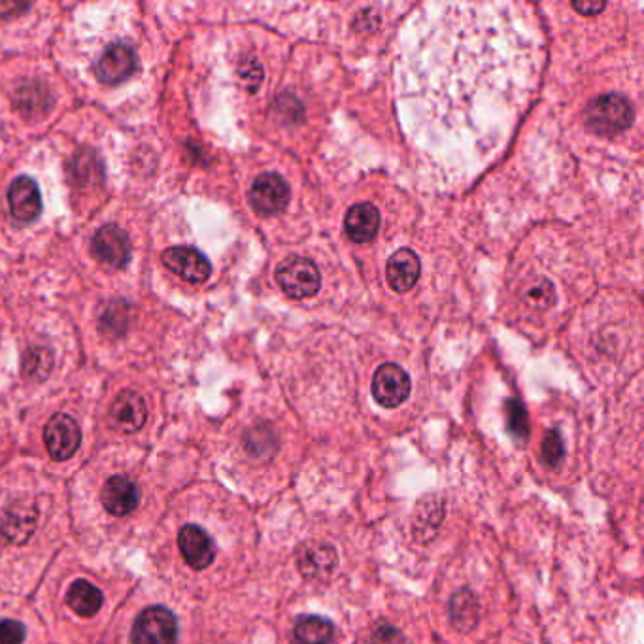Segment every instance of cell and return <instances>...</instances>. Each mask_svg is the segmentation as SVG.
Masks as SVG:
<instances>
[{"instance_id": "cell-5", "label": "cell", "mask_w": 644, "mask_h": 644, "mask_svg": "<svg viewBox=\"0 0 644 644\" xmlns=\"http://www.w3.org/2000/svg\"><path fill=\"white\" fill-rule=\"evenodd\" d=\"M371 390L380 407L397 408L407 401L412 382L403 367L397 363H384L374 373Z\"/></svg>"}, {"instance_id": "cell-20", "label": "cell", "mask_w": 644, "mask_h": 644, "mask_svg": "<svg viewBox=\"0 0 644 644\" xmlns=\"http://www.w3.org/2000/svg\"><path fill=\"white\" fill-rule=\"evenodd\" d=\"M102 601L104 599L101 590L87 580H78L68 588V607L84 618L97 614L102 607Z\"/></svg>"}, {"instance_id": "cell-6", "label": "cell", "mask_w": 644, "mask_h": 644, "mask_svg": "<svg viewBox=\"0 0 644 644\" xmlns=\"http://www.w3.org/2000/svg\"><path fill=\"white\" fill-rule=\"evenodd\" d=\"M291 199L289 184L276 172H265L255 178L250 189V204L261 216H276L288 208Z\"/></svg>"}, {"instance_id": "cell-3", "label": "cell", "mask_w": 644, "mask_h": 644, "mask_svg": "<svg viewBox=\"0 0 644 644\" xmlns=\"http://www.w3.org/2000/svg\"><path fill=\"white\" fill-rule=\"evenodd\" d=\"M276 284L291 299H308L322 288V274L310 259L288 257L276 269Z\"/></svg>"}, {"instance_id": "cell-7", "label": "cell", "mask_w": 644, "mask_h": 644, "mask_svg": "<svg viewBox=\"0 0 644 644\" xmlns=\"http://www.w3.org/2000/svg\"><path fill=\"white\" fill-rule=\"evenodd\" d=\"M161 261L170 272L189 284H204L212 274V265L206 255L191 246H172L161 254Z\"/></svg>"}, {"instance_id": "cell-8", "label": "cell", "mask_w": 644, "mask_h": 644, "mask_svg": "<svg viewBox=\"0 0 644 644\" xmlns=\"http://www.w3.org/2000/svg\"><path fill=\"white\" fill-rule=\"evenodd\" d=\"M44 442L51 458L65 461L78 452L82 431L72 416L55 414L44 429Z\"/></svg>"}, {"instance_id": "cell-22", "label": "cell", "mask_w": 644, "mask_h": 644, "mask_svg": "<svg viewBox=\"0 0 644 644\" xmlns=\"http://www.w3.org/2000/svg\"><path fill=\"white\" fill-rule=\"evenodd\" d=\"M53 363H55V359H53L51 350L44 348V346H36V348H31V350L25 352L21 369H23L25 378L40 382V380H46L50 376Z\"/></svg>"}, {"instance_id": "cell-21", "label": "cell", "mask_w": 644, "mask_h": 644, "mask_svg": "<svg viewBox=\"0 0 644 644\" xmlns=\"http://www.w3.org/2000/svg\"><path fill=\"white\" fill-rule=\"evenodd\" d=\"M70 176L76 184L80 186H91L99 184L104 178V167H102L101 157L91 150H84L74 155L70 163Z\"/></svg>"}, {"instance_id": "cell-13", "label": "cell", "mask_w": 644, "mask_h": 644, "mask_svg": "<svg viewBox=\"0 0 644 644\" xmlns=\"http://www.w3.org/2000/svg\"><path fill=\"white\" fill-rule=\"evenodd\" d=\"M146 418L148 408L136 391H121L110 408V422L123 433H135L146 424Z\"/></svg>"}, {"instance_id": "cell-25", "label": "cell", "mask_w": 644, "mask_h": 644, "mask_svg": "<svg viewBox=\"0 0 644 644\" xmlns=\"http://www.w3.org/2000/svg\"><path fill=\"white\" fill-rule=\"evenodd\" d=\"M509 429L518 441H527L529 425H527L526 410L518 401L509 403Z\"/></svg>"}, {"instance_id": "cell-27", "label": "cell", "mask_w": 644, "mask_h": 644, "mask_svg": "<svg viewBox=\"0 0 644 644\" xmlns=\"http://www.w3.org/2000/svg\"><path fill=\"white\" fill-rule=\"evenodd\" d=\"M565 456V448L558 431H550L543 441V459L548 465H558Z\"/></svg>"}, {"instance_id": "cell-1", "label": "cell", "mask_w": 644, "mask_h": 644, "mask_svg": "<svg viewBox=\"0 0 644 644\" xmlns=\"http://www.w3.org/2000/svg\"><path fill=\"white\" fill-rule=\"evenodd\" d=\"M543 57L527 6L425 4L399 38L401 127L429 163L456 178L473 176L507 146L526 114Z\"/></svg>"}, {"instance_id": "cell-16", "label": "cell", "mask_w": 644, "mask_h": 644, "mask_svg": "<svg viewBox=\"0 0 644 644\" xmlns=\"http://www.w3.org/2000/svg\"><path fill=\"white\" fill-rule=\"evenodd\" d=\"M36 518H38V512H36L34 505L14 503L6 509L4 516H2L0 531L8 543H25L34 533Z\"/></svg>"}, {"instance_id": "cell-29", "label": "cell", "mask_w": 644, "mask_h": 644, "mask_svg": "<svg viewBox=\"0 0 644 644\" xmlns=\"http://www.w3.org/2000/svg\"><path fill=\"white\" fill-rule=\"evenodd\" d=\"M369 644H407V637L393 626H380L374 629Z\"/></svg>"}, {"instance_id": "cell-24", "label": "cell", "mask_w": 644, "mask_h": 644, "mask_svg": "<svg viewBox=\"0 0 644 644\" xmlns=\"http://www.w3.org/2000/svg\"><path fill=\"white\" fill-rule=\"evenodd\" d=\"M129 322V314H127V305L123 303H114L108 306L106 312L102 314L101 327L106 335H123L125 327Z\"/></svg>"}, {"instance_id": "cell-19", "label": "cell", "mask_w": 644, "mask_h": 644, "mask_svg": "<svg viewBox=\"0 0 644 644\" xmlns=\"http://www.w3.org/2000/svg\"><path fill=\"white\" fill-rule=\"evenodd\" d=\"M297 644H329L335 637V626L322 616H301L293 628Z\"/></svg>"}, {"instance_id": "cell-31", "label": "cell", "mask_w": 644, "mask_h": 644, "mask_svg": "<svg viewBox=\"0 0 644 644\" xmlns=\"http://www.w3.org/2000/svg\"><path fill=\"white\" fill-rule=\"evenodd\" d=\"M29 4H16V2H0V17H6V12L12 10L14 14H19L21 10H29Z\"/></svg>"}, {"instance_id": "cell-23", "label": "cell", "mask_w": 644, "mask_h": 644, "mask_svg": "<svg viewBox=\"0 0 644 644\" xmlns=\"http://www.w3.org/2000/svg\"><path fill=\"white\" fill-rule=\"evenodd\" d=\"M450 618L458 629L475 628L478 620V603L471 592H459L450 603Z\"/></svg>"}, {"instance_id": "cell-12", "label": "cell", "mask_w": 644, "mask_h": 644, "mask_svg": "<svg viewBox=\"0 0 644 644\" xmlns=\"http://www.w3.org/2000/svg\"><path fill=\"white\" fill-rule=\"evenodd\" d=\"M180 552L189 567L203 571L216 558V544L203 527L186 526L178 535Z\"/></svg>"}, {"instance_id": "cell-28", "label": "cell", "mask_w": 644, "mask_h": 644, "mask_svg": "<svg viewBox=\"0 0 644 644\" xmlns=\"http://www.w3.org/2000/svg\"><path fill=\"white\" fill-rule=\"evenodd\" d=\"M25 641V628L16 620H2L0 622V644H23Z\"/></svg>"}, {"instance_id": "cell-9", "label": "cell", "mask_w": 644, "mask_h": 644, "mask_svg": "<svg viewBox=\"0 0 644 644\" xmlns=\"http://www.w3.org/2000/svg\"><path fill=\"white\" fill-rule=\"evenodd\" d=\"M136 67H138V57L135 50L127 44L118 42L104 50L95 65V74L102 84L118 85L129 80Z\"/></svg>"}, {"instance_id": "cell-30", "label": "cell", "mask_w": 644, "mask_h": 644, "mask_svg": "<svg viewBox=\"0 0 644 644\" xmlns=\"http://www.w3.org/2000/svg\"><path fill=\"white\" fill-rule=\"evenodd\" d=\"M573 8L584 16H597L599 12H603L607 8V4L605 2H575Z\"/></svg>"}, {"instance_id": "cell-2", "label": "cell", "mask_w": 644, "mask_h": 644, "mask_svg": "<svg viewBox=\"0 0 644 644\" xmlns=\"http://www.w3.org/2000/svg\"><path fill=\"white\" fill-rule=\"evenodd\" d=\"M584 118L588 127L599 135H616L628 129L633 119V108L624 95H601L586 106Z\"/></svg>"}, {"instance_id": "cell-15", "label": "cell", "mask_w": 644, "mask_h": 644, "mask_svg": "<svg viewBox=\"0 0 644 644\" xmlns=\"http://www.w3.org/2000/svg\"><path fill=\"white\" fill-rule=\"evenodd\" d=\"M420 259L408 248H401L391 255L386 265V278L393 291L407 293L416 286L420 278Z\"/></svg>"}, {"instance_id": "cell-17", "label": "cell", "mask_w": 644, "mask_h": 644, "mask_svg": "<svg viewBox=\"0 0 644 644\" xmlns=\"http://www.w3.org/2000/svg\"><path fill=\"white\" fill-rule=\"evenodd\" d=\"M346 235L357 244L371 242L380 229V212L371 203H361L352 206L344 220Z\"/></svg>"}, {"instance_id": "cell-26", "label": "cell", "mask_w": 644, "mask_h": 644, "mask_svg": "<svg viewBox=\"0 0 644 644\" xmlns=\"http://www.w3.org/2000/svg\"><path fill=\"white\" fill-rule=\"evenodd\" d=\"M17 93H19V108L23 112L33 114L34 116L38 110L40 112L46 110V104H40V102L36 101V97H40V95L46 93V89H42V87H38L36 84H31L27 85V87H21Z\"/></svg>"}, {"instance_id": "cell-4", "label": "cell", "mask_w": 644, "mask_h": 644, "mask_svg": "<svg viewBox=\"0 0 644 644\" xmlns=\"http://www.w3.org/2000/svg\"><path fill=\"white\" fill-rule=\"evenodd\" d=\"M133 644H176L178 622L165 607H150L136 618L131 633Z\"/></svg>"}, {"instance_id": "cell-18", "label": "cell", "mask_w": 644, "mask_h": 644, "mask_svg": "<svg viewBox=\"0 0 644 644\" xmlns=\"http://www.w3.org/2000/svg\"><path fill=\"white\" fill-rule=\"evenodd\" d=\"M337 567V554L331 546H310L299 554V569L305 577H329Z\"/></svg>"}, {"instance_id": "cell-11", "label": "cell", "mask_w": 644, "mask_h": 644, "mask_svg": "<svg viewBox=\"0 0 644 644\" xmlns=\"http://www.w3.org/2000/svg\"><path fill=\"white\" fill-rule=\"evenodd\" d=\"M8 206L17 221L31 223L42 214V195L29 176H19L8 189Z\"/></svg>"}, {"instance_id": "cell-10", "label": "cell", "mask_w": 644, "mask_h": 644, "mask_svg": "<svg viewBox=\"0 0 644 644\" xmlns=\"http://www.w3.org/2000/svg\"><path fill=\"white\" fill-rule=\"evenodd\" d=\"M93 254L102 265L123 269L131 259V242L118 225H104L93 237Z\"/></svg>"}, {"instance_id": "cell-14", "label": "cell", "mask_w": 644, "mask_h": 644, "mask_svg": "<svg viewBox=\"0 0 644 644\" xmlns=\"http://www.w3.org/2000/svg\"><path fill=\"white\" fill-rule=\"evenodd\" d=\"M102 505L114 516H127L138 507L140 493L138 486L129 476H112L101 493Z\"/></svg>"}]
</instances>
